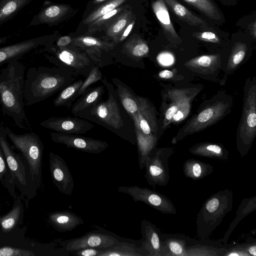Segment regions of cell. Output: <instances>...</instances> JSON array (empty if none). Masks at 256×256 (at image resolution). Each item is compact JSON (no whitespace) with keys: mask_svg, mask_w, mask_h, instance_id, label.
I'll use <instances>...</instances> for the list:
<instances>
[{"mask_svg":"<svg viewBox=\"0 0 256 256\" xmlns=\"http://www.w3.org/2000/svg\"><path fill=\"white\" fill-rule=\"evenodd\" d=\"M172 148L154 147L146 160L144 177L150 186H165L170 179L169 158L174 153Z\"/></svg>","mask_w":256,"mask_h":256,"instance_id":"cell-10","label":"cell"},{"mask_svg":"<svg viewBox=\"0 0 256 256\" xmlns=\"http://www.w3.org/2000/svg\"><path fill=\"white\" fill-rule=\"evenodd\" d=\"M0 72V104L4 114L11 118L16 125L30 129L24 110V66L18 60H11Z\"/></svg>","mask_w":256,"mask_h":256,"instance_id":"cell-2","label":"cell"},{"mask_svg":"<svg viewBox=\"0 0 256 256\" xmlns=\"http://www.w3.org/2000/svg\"><path fill=\"white\" fill-rule=\"evenodd\" d=\"M102 78L103 75L100 70V68L97 66L92 67L78 90L76 96V99L83 94L91 84L101 80Z\"/></svg>","mask_w":256,"mask_h":256,"instance_id":"cell-41","label":"cell"},{"mask_svg":"<svg viewBox=\"0 0 256 256\" xmlns=\"http://www.w3.org/2000/svg\"><path fill=\"white\" fill-rule=\"evenodd\" d=\"M72 41V38L69 36H64L60 38L56 42V46L58 49L67 46ZM51 51V50H50ZM48 51V52H50Z\"/></svg>","mask_w":256,"mask_h":256,"instance_id":"cell-50","label":"cell"},{"mask_svg":"<svg viewBox=\"0 0 256 256\" xmlns=\"http://www.w3.org/2000/svg\"><path fill=\"white\" fill-rule=\"evenodd\" d=\"M49 156L53 183L60 192L71 196L74 184L68 164L62 158L52 152L50 153Z\"/></svg>","mask_w":256,"mask_h":256,"instance_id":"cell-16","label":"cell"},{"mask_svg":"<svg viewBox=\"0 0 256 256\" xmlns=\"http://www.w3.org/2000/svg\"><path fill=\"white\" fill-rule=\"evenodd\" d=\"M66 9L64 6L54 4L44 8L33 17L29 26L54 23L64 15Z\"/></svg>","mask_w":256,"mask_h":256,"instance_id":"cell-31","label":"cell"},{"mask_svg":"<svg viewBox=\"0 0 256 256\" xmlns=\"http://www.w3.org/2000/svg\"><path fill=\"white\" fill-rule=\"evenodd\" d=\"M75 80V76L59 68L32 67L24 77V104L31 106L40 102L61 91Z\"/></svg>","mask_w":256,"mask_h":256,"instance_id":"cell-3","label":"cell"},{"mask_svg":"<svg viewBox=\"0 0 256 256\" xmlns=\"http://www.w3.org/2000/svg\"><path fill=\"white\" fill-rule=\"evenodd\" d=\"M49 36H40L28 39L8 46L0 47V66L22 56L49 42Z\"/></svg>","mask_w":256,"mask_h":256,"instance_id":"cell-18","label":"cell"},{"mask_svg":"<svg viewBox=\"0 0 256 256\" xmlns=\"http://www.w3.org/2000/svg\"><path fill=\"white\" fill-rule=\"evenodd\" d=\"M104 248H86L74 251L78 256H98Z\"/></svg>","mask_w":256,"mask_h":256,"instance_id":"cell-45","label":"cell"},{"mask_svg":"<svg viewBox=\"0 0 256 256\" xmlns=\"http://www.w3.org/2000/svg\"><path fill=\"white\" fill-rule=\"evenodd\" d=\"M136 136V144L138 146V164L140 169L145 166L146 160L150 151L156 146L158 138L156 137L148 136L143 134L140 130L137 122L132 120Z\"/></svg>","mask_w":256,"mask_h":256,"instance_id":"cell-27","label":"cell"},{"mask_svg":"<svg viewBox=\"0 0 256 256\" xmlns=\"http://www.w3.org/2000/svg\"><path fill=\"white\" fill-rule=\"evenodd\" d=\"M197 8L210 19L220 20L221 14L216 6L211 0H183Z\"/></svg>","mask_w":256,"mask_h":256,"instance_id":"cell-37","label":"cell"},{"mask_svg":"<svg viewBox=\"0 0 256 256\" xmlns=\"http://www.w3.org/2000/svg\"><path fill=\"white\" fill-rule=\"evenodd\" d=\"M33 0H0V25L14 18Z\"/></svg>","mask_w":256,"mask_h":256,"instance_id":"cell-34","label":"cell"},{"mask_svg":"<svg viewBox=\"0 0 256 256\" xmlns=\"http://www.w3.org/2000/svg\"><path fill=\"white\" fill-rule=\"evenodd\" d=\"M126 49V54L130 59L129 66L131 67H139L138 63L149 52L148 44L143 41L137 42L132 46H127Z\"/></svg>","mask_w":256,"mask_h":256,"instance_id":"cell-36","label":"cell"},{"mask_svg":"<svg viewBox=\"0 0 256 256\" xmlns=\"http://www.w3.org/2000/svg\"><path fill=\"white\" fill-rule=\"evenodd\" d=\"M0 146L11 172L20 182L22 184H26L24 167L18 155L14 152L7 142L4 126H2L0 131Z\"/></svg>","mask_w":256,"mask_h":256,"instance_id":"cell-20","label":"cell"},{"mask_svg":"<svg viewBox=\"0 0 256 256\" xmlns=\"http://www.w3.org/2000/svg\"><path fill=\"white\" fill-rule=\"evenodd\" d=\"M119 10L120 9L118 8H116L115 9L106 13V14H104L102 16L97 19L94 22V24H98V23H102L104 21L114 16Z\"/></svg>","mask_w":256,"mask_h":256,"instance_id":"cell-51","label":"cell"},{"mask_svg":"<svg viewBox=\"0 0 256 256\" xmlns=\"http://www.w3.org/2000/svg\"><path fill=\"white\" fill-rule=\"evenodd\" d=\"M126 0H110L102 5L92 12L84 20V23L89 24L93 22L106 13L118 8Z\"/></svg>","mask_w":256,"mask_h":256,"instance_id":"cell-39","label":"cell"},{"mask_svg":"<svg viewBox=\"0 0 256 256\" xmlns=\"http://www.w3.org/2000/svg\"><path fill=\"white\" fill-rule=\"evenodd\" d=\"M225 250L222 239L198 240L188 238L186 252L187 256H224Z\"/></svg>","mask_w":256,"mask_h":256,"instance_id":"cell-19","label":"cell"},{"mask_svg":"<svg viewBox=\"0 0 256 256\" xmlns=\"http://www.w3.org/2000/svg\"><path fill=\"white\" fill-rule=\"evenodd\" d=\"M128 18L126 16H122L117 20L110 28V34L116 35L120 33L126 26Z\"/></svg>","mask_w":256,"mask_h":256,"instance_id":"cell-47","label":"cell"},{"mask_svg":"<svg viewBox=\"0 0 256 256\" xmlns=\"http://www.w3.org/2000/svg\"><path fill=\"white\" fill-rule=\"evenodd\" d=\"M9 37H10V36H3V37H0V45L6 42L7 41V40Z\"/></svg>","mask_w":256,"mask_h":256,"instance_id":"cell-54","label":"cell"},{"mask_svg":"<svg viewBox=\"0 0 256 256\" xmlns=\"http://www.w3.org/2000/svg\"><path fill=\"white\" fill-rule=\"evenodd\" d=\"M247 51L245 44L237 42L234 46L228 58L226 72L230 74L234 71L244 60Z\"/></svg>","mask_w":256,"mask_h":256,"instance_id":"cell-38","label":"cell"},{"mask_svg":"<svg viewBox=\"0 0 256 256\" xmlns=\"http://www.w3.org/2000/svg\"><path fill=\"white\" fill-rule=\"evenodd\" d=\"M192 154L222 161L228 159V150L220 144L209 142L197 143L188 149Z\"/></svg>","mask_w":256,"mask_h":256,"instance_id":"cell-25","label":"cell"},{"mask_svg":"<svg viewBox=\"0 0 256 256\" xmlns=\"http://www.w3.org/2000/svg\"><path fill=\"white\" fill-rule=\"evenodd\" d=\"M48 221L56 230L62 232L72 231L77 226L84 223V220L79 216L67 210L50 213Z\"/></svg>","mask_w":256,"mask_h":256,"instance_id":"cell-23","label":"cell"},{"mask_svg":"<svg viewBox=\"0 0 256 256\" xmlns=\"http://www.w3.org/2000/svg\"><path fill=\"white\" fill-rule=\"evenodd\" d=\"M2 126L0 125V131L2 130Z\"/></svg>","mask_w":256,"mask_h":256,"instance_id":"cell-56","label":"cell"},{"mask_svg":"<svg viewBox=\"0 0 256 256\" xmlns=\"http://www.w3.org/2000/svg\"><path fill=\"white\" fill-rule=\"evenodd\" d=\"M98 231L90 232L82 236L64 240L62 245L68 252H74L86 248H107L118 242H128L138 243L139 240H134L122 238L114 233L108 232L103 228Z\"/></svg>","mask_w":256,"mask_h":256,"instance_id":"cell-11","label":"cell"},{"mask_svg":"<svg viewBox=\"0 0 256 256\" xmlns=\"http://www.w3.org/2000/svg\"><path fill=\"white\" fill-rule=\"evenodd\" d=\"M84 80L80 79L74 81L61 90L58 96L54 100L55 106H66L70 108L76 100V96Z\"/></svg>","mask_w":256,"mask_h":256,"instance_id":"cell-35","label":"cell"},{"mask_svg":"<svg viewBox=\"0 0 256 256\" xmlns=\"http://www.w3.org/2000/svg\"><path fill=\"white\" fill-rule=\"evenodd\" d=\"M256 210V196L250 198H244L240 204L236 212V215L228 229L224 234L222 242L227 244L229 238L239 222L246 216Z\"/></svg>","mask_w":256,"mask_h":256,"instance_id":"cell-30","label":"cell"},{"mask_svg":"<svg viewBox=\"0 0 256 256\" xmlns=\"http://www.w3.org/2000/svg\"><path fill=\"white\" fill-rule=\"evenodd\" d=\"M232 206L233 193L230 189L220 190L208 197L197 214L196 238H208L232 210Z\"/></svg>","mask_w":256,"mask_h":256,"instance_id":"cell-6","label":"cell"},{"mask_svg":"<svg viewBox=\"0 0 256 256\" xmlns=\"http://www.w3.org/2000/svg\"><path fill=\"white\" fill-rule=\"evenodd\" d=\"M118 192L132 196L135 202H142L162 214H174L176 210L172 202L166 196L148 188L137 186L118 188Z\"/></svg>","mask_w":256,"mask_h":256,"instance_id":"cell-12","label":"cell"},{"mask_svg":"<svg viewBox=\"0 0 256 256\" xmlns=\"http://www.w3.org/2000/svg\"><path fill=\"white\" fill-rule=\"evenodd\" d=\"M166 6L181 20L194 26H207V23L194 14L176 0H162Z\"/></svg>","mask_w":256,"mask_h":256,"instance_id":"cell-33","label":"cell"},{"mask_svg":"<svg viewBox=\"0 0 256 256\" xmlns=\"http://www.w3.org/2000/svg\"><path fill=\"white\" fill-rule=\"evenodd\" d=\"M51 140L54 142L64 144L68 148L90 154H100L108 146V142L91 138L54 132L50 134Z\"/></svg>","mask_w":256,"mask_h":256,"instance_id":"cell-13","label":"cell"},{"mask_svg":"<svg viewBox=\"0 0 256 256\" xmlns=\"http://www.w3.org/2000/svg\"><path fill=\"white\" fill-rule=\"evenodd\" d=\"M158 78L166 80H179L184 78V77L180 75H178L176 72L164 70L158 72Z\"/></svg>","mask_w":256,"mask_h":256,"instance_id":"cell-48","label":"cell"},{"mask_svg":"<svg viewBox=\"0 0 256 256\" xmlns=\"http://www.w3.org/2000/svg\"><path fill=\"white\" fill-rule=\"evenodd\" d=\"M200 86L172 88L162 92V102L158 119L160 138L171 124H177L188 116L193 100L200 92Z\"/></svg>","mask_w":256,"mask_h":256,"instance_id":"cell-5","label":"cell"},{"mask_svg":"<svg viewBox=\"0 0 256 256\" xmlns=\"http://www.w3.org/2000/svg\"><path fill=\"white\" fill-rule=\"evenodd\" d=\"M20 214V206H16L7 214L0 218V226L4 232H8L16 226Z\"/></svg>","mask_w":256,"mask_h":256,"instance_id":"cell-40","label":"cell"},{"mask_svg":"<svg viewBox=\"0 0 256 256\" xmlns=\"http://www.w3.org/2000/svg\"><path fill=\"white\" fill-rule=\"evenodd\" d=\"M98 256H148V253L142 246V243L118 242L104 248Z\"/></svg>","mask_w":256,"mask_h":256,"instance_id":"cell-26","label":"cell"},{"mask_svg":"<svg viewBox=\"0 0 256 256\" xmlns=\"http://www.w3.org/2000/svg\"><path fill=\"white\" fill-rule=\"evenodd\" d=\"M76 46L81 48L90 46H98L112 49L114 48V44H112L103 42L90 36H86L78 39L76 42Z\"/></svg>","mask_w":256,"mask_h":256,"instance_id":"cell-42","label":"cell"},{"mask_svg":"<svg viewBox=\"0 0 256 256\" xmlns=\"http://www.w3.org/2000/svg\"><path fill=\"white\" fill-rule=\"evenodd\" d=\"M232 104V96L224 91H220L202 104L200 110L178 130L172 143L176 144L186 136L216 124L230 112Z\"/></svg>","mask_w":256,"mask_h":256,"instance_id":"cell-4","label":"cell"},{"mask_svg":"<svg viewBox=\"0 0 256 256\" xmlns=\"http://www.w3.org/2000/svg\"><path fill=\"white\" fill-rule=\"evenodd\" d=\"M152 8L168 40L174 46L180 44L182 43V40L174 28L170 21L167 6L164 1L155 0L152 4Z\"/></svg>","mask_w":256,"mask_h":256,"instance_id":"cell-21","label":"cell"},{"mask_svg":"<svg viewBox=\"0 0 256 256\" xmlns=\"http://www.w3.org/2000/svg\"><path fill=\"white\" fill-rule=\"evenodd\" d=\"M4 131L26 159L34 180H40L44 145L38 136L34 132L16 134L7 126L4 127Z\"/></svg>","mask_w":256,"mask_h":256,"instance_id":"cell-8","label":"cell"},{"mask_svg":"<svg viewBox=\"0 0 256 256\" xmlns=\"http://www.w3.org/2000/svg\"><path fill=\"white\" fill-rule=\"evenodd\" d=\"M133 26V23L130 24L124 30L122 37L120 38V40H122L125 38H126L128 34L130 33Z\"/></svg>","mask_w":256,"mask_h":256,"instance_id":"cell-53","label":"cell"},{"mask_svg":"<svg viewBox=\"0 0 256 256\" xmlns=\"http://www.w3.org/2000/svg\"><path fill=\"white\" fill-rule=\"evenodd\" d=\"M138 108L137 113L132 119H134L144 134L160 138L158 135V112L152 102L146 98L138 96Z\"/></svg>","mask_w":256,"mask_h":256,"instance_id":"cell-15","label":"cell"},{"mask_svg":"<svg viewBox=\"0 0 256 256\" xmlns=\"http://www.w3.org/2000/svg\"><path fill=\"white\" fill-rule=\"evenodd\" d=\"M104 86H100L88 88L72 106L71 112L76 116L78 112L90 107L102 99L104 92Z\"/></svg>","mask_w":256,"mask_h":256,"instance_id":"cell-32","label":"cell"},{"mask_svg":"<svg viewBox=\"0 0 256 256\" xmlns=\"http://www.w3.org/2000/svg\"><path fill=\"white\" fill-rule=\"evenodd\" d=\"M6 172V164L3 156V152L0 146V178Z\"/></svg>","mask_w":256,"mask_h":256,"instance_id":"cell-52","label":"cell"},{"mask_svg":"<svg viewBox=\"0 0 256 256\" xmlns=\"http://www.w3.org/2000/svg\"><path fill=\"white\" fill-rule=\"evenodd\" d=\"M246 252L250 256H256V240L255 238H248L244 242Z\"/></svg>","mask_w":256,"mask_h":256,"instance_id":"cell-49","label":"cell"},{"mask_svg":"<svg viewBox=\"0 0 256 256\" xmlns=\"http://www.w3.org/2000/svg\"><path fill=\"white\" fill-rule=\"evenodd\" d=\"M195 36L200 40L208 42L216 43L220 41L218 36L214 32H210L196 33Z\"/></svg>","mask_w":256,"mask_h":256,"instance_id":"cell-46","label":"cell"},{"mask_svg":"<svg viewBox=\"0 0 256 256\" xmlns=\"http://www.w3.org/2000/svg\"><path fill=\"white\" fill-rule=\"evenodd\" d=\"M54 56L48 59L57 68L63 69L74 76L86 77L92 67L96 66L86 53L82 52L77 48L66 47L51 50Z\"/></svg>","mask_w":256,"mask_h":256,"instance_id":"cell-9","label":"cell"},{"mask_svg":"<svg viewBox=\"0 0 256 256\" xmlns=\"http://www.w3.org/2000/svg\"><path fill=\"white\" fill-rule=\"evenodd\" d=\"M104 0H95L94 2H96V3L100 2Z\"/></svg>","mask_w":256,"mask_h":256,"instance_id":"cell-55","label":"cell"},{"mask_svg":"<svg viewBox=\"0 0 256 256\" xmlns=\"http://www.w3.org/2000/svg\"><path fill=\"white\" fill-rule=\"evenodd\" d=\"M40 124L56 132L76 134H84L94 127L90 122L78 116H52Z\"/></svg>","mask_w":256,"mask_h":256,"instance_id":"cell-14","label":"cell"},{"mask_svg":"<svg viewBox=\"0 0 256 256\" xmlns=\"http://www.w3.org/2000/svg\"><path fill=\"white\" fill-rule=\"evenodd\" d=\"M188 238L183 234L161 233V240L168 250L167 256H187Z\"/></svg>","mask_w":256,"mask_h":256,"instance_id":"cell-28","label":"cell"},{"mask_svg":"<svg viewBox=\"0 0 256 256\" xmlns=\"http://www.w3.org/2000/svg\"><path fill=\"white\" fill-rule=\"evenodd\" d=\"M182 168L185 176L194 180H202L212 174L214 170L212 164L194 158L186 160Z\"/></svg>","mask_w":256,"mask_h":256,"instance_id":"cell-29","label":"cell"},{"mask_svg":"<svg viewBox=\"0 0 256 256\" xmlns=\"http://www.w3.org/2000/svg\"><path fill=\"white\" fill-rule=\"evenodd\" d=\"M112 81L120 103L132 118L138 110V95L120 79L114 78Z\"/></svg>","mask_w":256,"mask_h":256,"instance_id":"cell-22","label":"cell"},{"mask_svg":"<svg viewBox=\"0 0 256 256\" xmlns=\"http://www.w3.org/2000/svg\"><path fill=\"white\" fill-rule=\"evenodd\" d=\"M224 256H250L246 252L244 243H233L224 244Z\"/></svg>","mask_w":256,"mask_h":256,"instance_id":"cell-43","label":"cell"},{"mask_svg":"<svg viewBox=\"0 0 256 256\" xmlns=\"http://www.w3.org/2000/svg\"><path fill=\"white\" fill-rule=\"evenodd\" d=\"M33 252L11 246L0 248V256H34Z\"/></svg>","mask_w":256,"mask_h":256,"instance_id":"cell-44","label":"cell"},{"mask_svg":"<svg viewBox=\"0 0 256 256\" xmlns=\"http://www.w3.org/2000/svg\"><path fill=\"white\" fill-rule=\"evenodd\" d=\"M108 92L107 99L78 112L76 116L97 124L126 140L136 144L132 120L120 103L114 86L103 76L101 80Z\"/></svg>","mask_w":256,"mask_h":256,"instance_id":"cell-1","label":"cell"},{"mask_svg":"<svg viewBox=\"0 0 256 256\" xmlns=\"http://www.w3.org/2000/svg\"><path fill=\"white\" fill-rule=\"evenodd\" d=\"M256 136V80L254 77L246 82L242 114L236 132V148L242 157L249 151Z\"/></svg>","mask_w":256,"mask_h":256,"instance_id":"cell-7","label":"cell"},{"mask_svg":"<svg viewBox=\"0 0 256 256\" xmlns=\"http://www.w3.org/2000/svg\"><path fill=\"white\" fill-rule=\"evenodd\" d=\"M220 56L219 54L202 55L192 58L184 64L190 70L203 74H212L220 68Z\"/></svg>","mask_w":256,"mask_h":256,"instance_id":"cell-24","label":"cell"},{"mask_svg":"<svg viewBox=\"0 0 256 256\" xmlns=\"http://www.w3.org/2000/svg\"><path fill=\"white\" fill-rule=\"evenodd\" d=\"M142 236V246L148 253V256H167L168 250L160 238V230L146 220L140 223Z\"/></svg>","mask_w":256,"mask_h":256,"instance_id":"cell-17","label":"cell"}]
</instances>
